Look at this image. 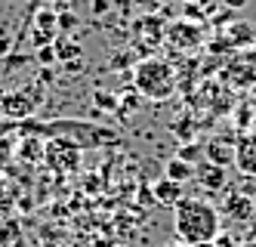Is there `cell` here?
Listing matches in <instances>:
<instances>
[{"mask_svg":"<svg viewBox=\"0 0 256 247\" xmlns=\"http://www.w3.org/2000/svg\"><path fill=\"white\" fill-rule=\"evenodd\" d=\"M173 229L179 244L213 247V241L222 235V216H219V207L207 198H182L173 207Z\"/></svg>","mask_w":256,"mask_h":247,"instance_id":"6da1fadb","label":"cell"},{"mask_svg":"<svg viewBox=\"0 0 256 247\" xmlns=\"http://www.w3.org/2000/svg\"><path fill=\"white\" fill-rule=\"evenodd\" d=\"M133 87H136L139 96L148 99V102H167L179 87L176 68L167 59H160V56H145L133 68Z\"/></svg>","mask_w":256,"mask_h":247,"instance_id":"7a4b0ae2","label":"cell"},{"mask_svg":"<svg viewBox=\"0 0 256 247\" xmlns=\"http://www.w3.org/2000/svg\"><path fill=\"white\" fill-rule=\"evenodd\" d=\"M40 102H44V87L40 84H28V87H19V90L0 93V111H4L10 121L31 118Z\"/></svg>","mask_w":256,"mask_h":247,"instance_id":"3957f363","label":"cell"},{"mask_svg":"<svg viewBox=\"0 0 256 247\" xmlns=\"http://www.w3.org/2000/svg\"><path fill=\"white\" fill-rule=\"evenodd\" d=\"M28 37H31V50L56 44V37H59V10H52V7L34 10L28 16Z\"/></svg>","mask_w":256,"mask_h":247,"instance_id":"277c9868","label":"cell"},{"mask_svg":"<svg viewBox=\"0 0 256 247\" xmlns=\"http://www.w3.org/2000/svg\"><path fill=\"white\" fill-rule=\"evenodd\" d=\"M164 44H170L179 53H192L204 44V25L188 22V19H179V22H170L167 31H164Z\"/></svg>","mask_w":256,"mask_h":247,"instance_id":"5b68a950","label":"cell"},{"mask_svg":"<svg viewBox=\"0 0 256 247\" xmlns=\"http://www.w3.org/2000/svg\"><path fill=\"white\" fill-rule=\"evenodd\" d=\"M219 216H222V222H250L256 216L253 210V198L247 192H241V188H226L222 195V204H219Z\"/></svg>","mask_w":256,"mask_h":247,"instance_id":"8992f818","label":"cell"},{"mask_svg":"<svg viewBox=\"0 0 256 247\" xmlns=\"http://www.w3.org/2000/svg\"><path fill=\"white\" fill-rule=\"evenodd\" d=\"M44 161L59 170V173H74V170L80 167V148L74 142H65V139H52L44 151Z\"/></svg>","mask_w":256,"mask_h":247,"instance_id":"52a82bcc","label":"cell"},{"mask_svg":"<svg viewBox=\"0 0 256 247\" xmlns=\"http://www.w3.org/2000/svg\"><path fill=\"white\" fill-rule=\"evenodd\" d=\"M164 31H167V22H164L158 13L139 16L133 22V34L142 41V53H152L154 47H160L164 44Z\"/></svg>","mask_w":256,"mask_h":247,"instance_id":"ba28073f","label":"cell"},{"mask_svg":"<svg viewBox=\"0 0 256 247\" xmlns=\"http://www.w3.org/2000/svg\"><path fill=\"white\" fill-rule=\"evenodd\" d=\"M241 176L256 179V130H247L234 139V164H232Z\"/></svg>","mask_w":256,"mask_h":247,"instance_id":"9c48e42d","label":"cell"},{"mask_svg":"<svg viewBox=\"0 0 256 247\" xmlns=\"http://www.w3.org/2000/svg\"><path fill=\"white\" fill-rule=\"evenodd\" d=\"M194 182L210 195L226 192L228 188V167H219V164H210V161L194 164Z\"/></svg>","mask_w":256,"mask_h":247,"instance_id":"30bf717a","label":"cell"},{"mask_svg":"<svg viewBox=\"0 0 256 247\" xmlns=\"http://www.w3.org/2000/svg\"><path fill=\"white\" fill-rule=\"evenodd\" d=\"M238 139V136H234ZM234 139L232 136H213L207 139L204 145V158L210 164H219V167H232L234 164Z\"/></svg>","mask_w":256,"mask_h":247,"instance_id":"8fae6325","label":"cell"},{"mask_svg":"<svg viewBox=\"0 0 256 247\" xmlns=\"http://www.w3.org/2000/svg\"><path fill=\"white\" fill-rule=\"evenodd\" d=\"M152 198L158 201V204H164V207H176L182 198H186V188H182L179 182H173V179H158L154 182V188H152Z\"/></svg>","mask_w":256,"mask_h":247,"instance_id":"7c38bea8","label":"cell"},{"mask_svg":"<svg viewBox=\"0 0 256 247\" xmlns=\"http://www.w3.org/2000/svg\"><path fill=\"white\" fill-rule=\"evenodd\" d=\"M226 47H232V50H247L253 41H256V31H253V25L250 22H232V25H226Z\"/></svg>","mask_w":256,"mask_h":247,"instance_id":"4fadbf2b","label":"cell"},{"mask_svg":"<svg viewBox=\"0 0 256 247\" xmlns=\"http://www.w3.org/2000/svg\"><path fill=\"white\" fill-rule=\"evenodd\" d=\"M164 176L173 179V182H179V185H186V182L194 176V164L179 161V158H170V161H167V167H164Z\"/></svg>","mask_w":256,"mask_h":247,"instance_id":"5bb4252c","label":"cell"},{"mask_svg":"<svg viewBox=\"0 0 256 247\" xmlns=\"http://www.w3.org/2000/svg\"><path fill=\"white\" fill-rule=\"evenodd\" d=\"M44 151H46V145H44L38 136H31V133H28L22 142H16V155L25 158V161H40V158H44Z\"/></svg>","mask_w":256,"mask_h":247,"instance_id":"9a60e30c","label":"cell"},{"mask_svg":"<svg viewBox=\"0 0 256 247\" xmlns=\"http://www.w3.org/2000/svg\"><path fill=\"white\" fill-rule=\"evenodd\" d=\"M170 133L179 139V145H182V142H194L198 124H194V118H192V115H182V118H176V121L170 124Z\"/></svg>","mask_w":256,"mask_h":247,"instance_id":"2e32d148","label":"cell"},{"mask_svg":"<svg viewBox=\"0 0 256 247\" xmlns=\"http://www.w3.org/2000/svg\"><path fill=\"white\" fill-rule=\"evenodd\" d=\"M52 47H56V62H80V56H84L80 44H74V41H59Z\"/></svg>","mask_w":256,"mask_h":247,"instance_id":"e0dca14e","label":"cell"},{"mask_svg":"<svg viewBox=\"0 0 256 247\" xmlns=\"http://www.w3.org/2000/svg\"><path fill=\"white\" fill-rule=\"evenodd\" d=\"M176 158H179V161H188V164H198V158H200V145H198V142H182L179 151H176Z\"/></svg>","mask_w":256,"mask_h":247,"instance_id":"ac0fdd59","label":"cell"},{"mask_svg":"<svg viewBox=\"0 0 256 247\" xmlns=\"http://www.w3.org/2000/svg\"><path fill=\"white\" fill-rule=\"evenodd\" d=\"M78 25H80V19L71 10H59V34H71Z\"/></svg>","mask_w":256,"mask_h":247,"instance_id":"d6986e66","label":"cell"},{"mask_svg":"<svg viewBox=\"0 0 256 247\" xmlns=\"http://www.w3.org/2000/svg\"><path fill=\"white\" fill-rule=\"evenodd\" d=\"M34 59H38L44 68H50L52 62H56V47H52V44L50 47H38V50H34Z\"/></svg>","mask_w":256,"mask_h":247,"instance_id":"ffe728a7","label":"cell"},{"mask_svg":"<svg viewBox=\"0 0 256 247\" xmlns=\"http://www.w3.org/2000/svg\"><path fill=\"white\" fill-rule=\"evenodd\" d=\"M93 99H96V105L102 108V111H118V99L112 96V93H93Z\"/></svg>","mask_w":256,"mask_h":247,"instance_id":"44dd1931","label":"cell"},{"mask_svg":"<svg viewBox=\"0 0 256 247\" xmlns=\"http://www.w3.org/2000/svg\"><path fill=\"white\" fill-rule=\"evenodd\" d=\"M12 53V34H10V28L4 25L0 28V59H4V56H10Z\"/></svg>","mask_w":256,"mask_h":247,"instance_id":"7402d4cb","label":"cell"},{"mask_svg":"<svg viewBox=\"0 0 256 247\" xmlns=\"http://www.w3.org/2000/svg\"><path fill=\"white\" fill-rule=\"evenodd\" d=\"M234 121H238V130H241V127H250V121H253V111H250L247 105H241V108L234 111Z\"/></svg>","mask_w":256,"mask_h":247,"instance_id":"603a6c76","label":"cell"},{"mask_svg":"<svg viewBox=\"0 0 256 247\" xmlns=\"http://www.w3.org/2000/svg\"><path fill=\"white\" fill-rule=\"evenodd\" d=\"M112 10V0H90V13L93 16H105Z\"/></svg>","mask_w":256,"mask_h":247,"instance_id":"cb8c5ba5","label":"cell"},{"mask_svg":"<svg viewBox=\"0 0 256 247\" xmlns=\"http://www.w3.org/2000/svg\"><path fill=\"white\" fill-rule=\"evenodd\" d=\"M133 4L142 10V16H148V13H158V7H160V0H133Z\"/></svg>","mask_w":256,"mask_h":247,"instance_id":"d4e9b609","label":"cell"},{"mask_svg":"<svg viewBox=\"0 0 256 247\" xmlns=\"http://www.w3.org/2000/svg\"><path fill=\"white\" fill-rule=\"evenodd\" d=\"M247 4H250V0H222V7H226V10H244Z\"/></svg>","mask_w":256,"mask_h":247,"instance_id":"484cf974","label":"cell"},{"mask_svg":"<svg viewBox=\"0 0 256 247\" xmlns=\"http://www.w3.org/2000/svg\"><path fill=\"white\" fill-rule=\"evenodd\" d=\"M40 7H46V0H28V16H31L34 10H40Z\"/></svg>","mask_w":256,"mask_h":247,"instance_id":"4316f807","label":"cell"},{"mask_svg":"<svg viewBox=\"0 0 256 247\" xmlns=\"http://www.w3.org/2000/svg\"><path fill=\"white\" fill-rule=\"evenodd\" d=\"M65 4H68V0H56V7H59V10H65Z\"/></svg>","mask_w":256,"mask_h":247,"instance_id":"83f0119b","label":"cell"},{"mask_svg":"<svg viewBox=\"0 0 256 247\" xmlns=\"http://www.w3.org/2000/svg\"><path fill=\"white\" fill-rule=\"evenodd\" d=\"M167 247H188V244H179V241H176V244H167Z\"/></svg>","mask_w":256,"mask_h":247,"instance_id":"f1b7e54d","label":"cell"},{"mask_svg":"<svg viewBox=\"0 0 256 247\" xmlns=\"http://www.w3.org/2000/svg\"><path fill=\"white\" fill-rule=\"evenodd\" d=\"M250 198H253V210H256V192H253V195H250Z\"/></svg>","mask_w":256,"mask_h":247,"instance_id":"f546056e","label":"cell"},{"mask_svg":"<svg viewBox=\"0 0 256 247\" xmlns=\"http://www.w3.org/2000/svg\"><path fill=\"white\" fill-rule=\"evenodd\" d=\"M176 4H192V0H176Z\"/></svg>","mask_w":256,"mask_h":247,"instance_id":"4dcf8cb0","label":"cell"},{"mask_svg":"<svg viewBox=\"0 0 256 247\" xmlns=\"http://www.w3.org/2000/svg\"><path fill=\"white\" fill-rule=\"evenodd\" d=\"M0 176H4V164H0Z\"/></svg>","mask_w":256,"mask_h":247,"instance_id":"1f68e13d","label":"cell"}]
</instances>
